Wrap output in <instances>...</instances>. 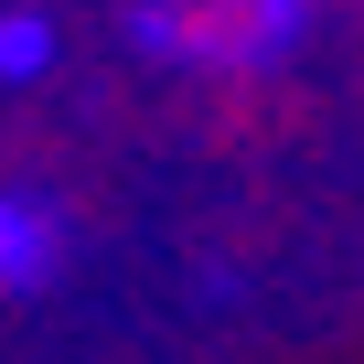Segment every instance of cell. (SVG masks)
<instances>
[{"instance_id": "obj_1", "label": "cell", "mask_w": 364, "mask_h": 364, "mask_svg": "<svg viewBox=\"0 0 364 364\" xmlns=\"http://www.w3.org/2000/svg\"><path fill=\"white\" fill-rule=\"evenodd\" d=\"M300 22H311V0H139L150 54H225V65L300 43Z\"/></svg>"}, {"instance_id": "obj_2", "label": "cell", "mask_w": 364, "mask_h": 364, "mask_svg": "<svg viewBox=\"0 0 364 364\" xmlns=\"http://www.w3.org/2000/svg\"><path fill=\"white\" fill-rule=\"evenodd\" d=\"M54 268H65V215L43 193H0V289L33 300V289H54Z\"/></svg>"}, {"instance_id": "obj_3", "label": "cell", "mask_w": 364, "mask_h": 364, "mask_svg": "<svg viewBox=\"0 0 364 364\" xmlns=\"http://www.w3.org/2000/svg\"><path fill=\"white\" fill-rule=\"evenodd\" d=\"M0 75H43V22H11V33H0Z\"/></svg>"}]
</instances>
